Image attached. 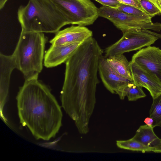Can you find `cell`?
<instances>
[{"mask_svg": "<svg viewBox=\"0 0 161 161\" xmlns=\"http://www.w3.org/2000/svg\"><path fill=\"white\" fill-rule=\"evenodd\" d=\"M130 66L135 84L147 89L153 99L161 94V83L156 77L131 61Z\"/></svg>", "mask_w": 161, "mask_h": 161, "instance_id": "8fae6325", "label": "cell"}, {"mask_svg": "<svg viewBox=\"0 0 161 161\" xmlns=\"http://www.w3.org/2000/svg\"><path fill=\"white\" fill-rule=\"evenodd\" d=\"M144 122L146 125L150 126L153 127L154 128L153 126V120L151 117H149L146 118Z\"/></svg>", "mask_w": 161, "mask_h": 161, "instance_id": "cb8c5ba5", "label": "cell"}, {"mask_svg": "<svg viewBox=\"0 0 161 161\" xmlns=\"http://www.w3.org/2000/svg\"></svg>", "mask_w": 161, "mask_h": 161, "instance_id": "83f0119b", "label": "cell"}, {"mask_svg": "<svg viewBox=\"0 0 161 161\" xmlns=\"http://www.w3.org/2000/svg\"><path fill=\"white\" fill-rule=\"evenodd\" d=\"M17 15L22 29L26 31L56 33L67 25L50 0H29L19 7Z\"/></svg>", "mask_w": 161, "mask_h": 161, "instance_id": "3957f363", "label": "cell"}, {"mask_svg": "<svg viewBox=\"0 0 161 161\" xmlns=\"http://www.w3.org/2000/svg\"><path fill=\"white\" fill-rule=\"evenodd\" d=\"M116 9L124 13L133 15H141L147 14L137 8L121 3H120L118 5Z\"/></svg>", "mask_w": 161, "mask_h": 161, "instance_id": "ffe728a7", "label": "cell"}, {"mask_svg": "<svg viewBox=\"0 0 161 161\" xmlns=\"http://www.w3.org/2000/svg\"><path fill=\"white\" fill-rule=\"evenodd\" d=\"M82 43H76L64 46L51 45L44 56V66L47 68H52L66 62Z\"/></svg>", "mask_w": 161, "mask_h": 161, "instance_id": "7c38bea8", "label": "cell"}, {"mask_svg": "<svg viewBox=\"0 0 161 161\" xmlns=\"http://www.w3.org/2000/svg\"><path fill=\"white\" fill-rule=\"evenodd\" d=\"M98 71L104 85L112 93L119 95L128 83L133 81L118 73L108 64L106 58L103 56L99 61Z\"/></svg>", "mask_w": 161, "mask_h": 161, "instance_id": "9c48e42d", "label": "cell"}, {"mask_svg": "<svg viewBox=\"0 0 161 161\" xmlns=\"http://www.w3.org/2000/svg\"><path fill=\"white\" fill-rule=\"evenodd\" d=\"M146 96L142 90V87L135 84L133 81L128 83L119 95L121 100L124 99L126 96L129 101H135L144 97Z\"/></svg>", "mask_w": 161, "mask_h": 161, "instance_id": "2e32d148", "label": "cell"}, {"mask_svg": "<svg viewBox=\"0 0 161 161\" xmlns=\"http://www.w3.org/2000/svg\"><path fill=\"white\" fill-rule=\"evenodd\" d=\"M156 77L161 83V49L149 46L140 50L131 60Z\"/></svg>", "mask_w": 161, "mask_h": 161, "instance_id": "ba28073f", "label": "cell"}, {"mask_svg": "<svg viewBox=\"0 0 161 161\" xmlns=\"http://www.w3.org/2000/svg\"><path fill=\"white\" fill-rule=\"evenodd\" d=\"M8 0H0V9L3 8L6 2Z\"/></svg>", "mask_w": 161, "mask_h": 161, "instance_id": "484cf974", "label": "cell"}, {"mask_svg": "<svg viewBox=\"0 0 161 161\" xmlns=\"http://www.w3.org/2000/svg\"><path fill=\"white\" fill-rule=\"evenodd\" d=\"M20 122L37 140L54 137L61 126V107L49 88L38 79L25 80L16 97Z\"/></svg>", "mask_w": 161, "mask_h": 161, "instance_id": "7a4b0ae2", "label": "cell"}, {"mask_svg": "<svg viewBox=\"0 0 161 161\" xmlns=\"http://www.w3.org/2000/svg\"><path fill=\"white\" fill-rule=\"evenodd\" d=\"M153 128L146 124L140 126L132 138L145 146L154 147L161 139L155 134Z\"/></svg>", "mask_w": 161, "mask_h": 161, "instance_id": "5bb4252c", "label": "cell"}, {"mask_svg": "<svg viewBox=\"0 0 161 161\" xmlns=\"http://www.w3.org/2000/svg\"><path fill=\"white\" fill-rule=\"evenodd\" d=\"M117 146L119 148L142 153L153 151L154 147L145 146L132 138L127 140H117Z\"/></svg>", "mask_w": 161, "mask_h": 161, "instance_id": "e0dca14e", "label": "cell"}, {"mask_svg": "<svg viewBox=\"0 0 161 161\" xmlns=\"http://www.w3.org/2000/svg\"><path fill=\"white\" fill-rule=\"evenodd\" d=\"M103 50L92 37L82 42L65 62L62 106L79 133L86 134L96 103L99 60Z\"/></svg>", "mask_w": 161, "mask_h": 161, "instance_id": "6da1fadb", "label": "cell"}, {"mask_svg": "<svg viewBox=\"0 0 161 161\" xmlns=\"http://www.w3.org/2000/svg\"><path fill=\"white\" fill-rule=\"evenodd\" d=\"M67 25L86 26L92 24L98 17V8L90 0H50Z\"/></svg>", "mask_w": 161, "mask_h": 161, "instance_id": "5b68a950", "label": "cell"}, {"mask_svg": "<svg viewBox=\"0 0 161 161\" xmlns=\"http://www.w3.org/2000/svg\"><path fill=\"white\" fill-rule=\"evenodd\" d=\"M46 40L43 33L22 29L12 55L25 80L38 79L42 71Z\"/></svg>", "mask_w": 161, "mask_h": 161, "instance_id": "277c9868", "label": "cell"}, {"mask_svg": "<svg viewBox=\"0 0 161 161\" xmlns=\"http://www.w3.org/2000/svg\"><path fill=\"white\" fill-rule=\"evenodd\" d=\"M98 16L107 19L123 33L132 29L161 31V23H153L152 16L147 14L135 15L116 8L103 6L98 8Z\"/></svg>", "mask_w": 161, "mask_h": 161, "instance_id": "8992f818", "label": "cell"}, {"mask_svg": "<svg viewBox=\"0 0 161 161\" xmlns=\"http://www.w3.org/2000/svg\"><path fill=\"white\" fill-rule=\"evenodd\" d=\"M16 68L12 55L0 54V96L1 110L3 109L8 96L10 76L13 70Z\"/></svg>", "mask_w": 161, "mask_h": 161, "instance_id": "4fadbf2b", "label": "cell"}, {"mask_svg": "<svg viewBox=\"0 0 161 161\" xmlns=\"http://www.w3.org/2000/svg\"><path fill=\"white\" fill-rule=\"evenodd\" d=\"M157 34H156V36L159 38H161V33H157Z\"/></svg>", "mask_w": 161, "mask_h": 161, "instance_id": "4316f807", "label": "cell"}, {"mask_svg": "<svg viewBox=\"0 0 161 161\" xmlns=\"http://www.w3.org/2000/svg\"><path fill=\"white\" fill-rule=\"evenodd\" d=\"M153 99V103L149 110V117L153 120L154 127H161V94Z\"/></svg>", "mask_w": 161, "mask_h": 161, "instance_id": "ac0fdd59", "label": "cell"}, {"mask_svg": "<svg viewBox=\"0 0 161 161\" xmlns=\"http://www.w3.org/2000/svg\"><path fill=\"white\" fill-rule=\"evenodd\" d=\"M120 3L134 7L145 13L138 0H117ZM146 14V13H145Z\"/></svg>", "mask_w": 161, "mask_h": 161, "instance_id": "7402d4cb", "label": "cell"}, {"mask_svg": "<svg viewBox=\"0 0 161 161\" xmlns=\"http://www.w3.org/2000/svg\"><path fill=\"white\" fill-rule=\"evenodd\" d=\"M92 35V31L84 26L72 25L58 31L49 42L54 46H64L83 42Z\"/></svg>", "mask_w": 161, "mask_h": 161, "instance_id": "30bf717a", "label": "cell"}, {"mask_svg": "<svg viewBox=\"0 0 161 161\" xmlns=\"http://www.w3.org/2000/svg\"><path fill=\"white\" fill-rule=\"evenodd\" d=\"M152 3L159 10L161 14V0H148Z\"/></svg>", "mask_w": 161, "mask_h": 161, "instance_id": "603a6c76", "label": "cell"}, {"mask_svg": "<svg viewBox=\"0 0 161 161\" xmlns=\"http://www.w3.org/2000/svg\"><path fill=\"white\" fill-rule=\"evenodd\" d=\"M123 33L118 41L106 48V58L150 46L159 38L148 30L132 29Z\"/></svg>", "mask_w": 161, "mask_h": 161, "instance_id": "52a82bcc", "label": "cell"}, {"mask_svg": "<svg viewBox=\"0 0 161 161\" xmlns=\"http://www.w3.org/2000/svg\"><path fill=\"white\" fill-rule=\"evenodd\" d=\"M153 152L156 153H161V139L159 143L154 147Z\"/></svg>", "mask_w": 161, "mask_h": 161, "instance_id": "d4e9b609", "label": "cell"}, {"mask_svg": "<svg viewBox=\"0 0 161 161\" xmlns=\"http://www.w3.org/2000/svg\"><path fill=\"white\" fill-rule=\"evenodd\" d=\"M106 58L108 64L118 73L126 79L133 81L130 62L123 54Z\"/></svg>", "mask_w": 161, "mask_h": 161, "instance_id": "9a60e30c", "label": "cell"}, {"mask_svg": "<svg viewBox=\"0 0 161 161\" xmlns=\"http://www.w3.org/2000/svg\"><path fill=\"white\" fill-rule=\"evenodd\" d=\"M139 3L145 13L153 17L160 13L158 9L148 0H138Z\"/></svg>", "mask_w": 161, "mask_h": 161, "instance_id": "d6986e66", "label": "cell"}, {"mask_svg": "<svg viewBox=\"0 0 161 161\" xmlns=\"http://www.w3.org/2000/svg\"><path fill=\"white\" fill-rule=\"evenodd\" d=\"M103 6L116 8L120 3L117 0H95Z\"/></svg>", "mask_w": 161, "mask_h": 161, "instance_id": "44dd1931", "label": "cell"}]
</instances>
